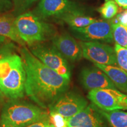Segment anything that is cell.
<instances>
[{"label": "cell", "mask_w": 127, "mask_h": 127, "mask_svg": "<svg viewBox=\"0 0 127 127\" xmlns=\"http://www.w3.org/2000/svg\"><path fill=\"white\" fill-rule=\"evenodd\" d=\"M52 45L66 60L78 61L83 57L79 42L67 33L56 35L51 39Z\"/></svg>", "instance_id": "obj_13"}, {"label": "cell", "mask_w": 127, "mask_h": 127, "mask_svg": "<svg viewBox=\"0 0 127 127\" xmlns=\"http://www.w3.org/2000/svg\"><path fill=\"white\" fill-rule=\"evenodd\" d=\"M81 9L71 0H41L32 12L44 20L51 18L58 20L64 14Z\"/></svg>", "instance_id": "obj_9"}, {"label": "cell", "mask_w": 127, "mask_h": 127, "mask_svg": "<svg viewBox=\"0 0 127 127\" xmlns=\"http://www.w3.org/2000/svg\"><path fill=\"white\" fill-rule=\"evenodd\" d=\"M118 5L123 8L127 9V0H114Z\"/></svg>", "instance_id": "obj_28"}, {"label": "cell", "mask_w": 127, "mask_h": 127, "mask_svg": "<svg viewBox=\"0 0 127 127\" xmlns=\"http://www.w3.org/2000/svg\"><path fill=\"white\" fill-rule=\"evenodd\" d=\"M103 18L110 20L117 15L118 11V5L114 0L106 1L101 7L98 9Z\"/></svg>", "instance_id": "obj_20"}, {"label": "cell", "mask_w": 127, "mask_h": 127, "mask_svg": "<svg viewBox=\"0 0 127 127\" xmlns=\"http://www.w3.org/2000/svg\"><path fill=\"white\" fill-rule=\"evenodd\" d=\"M50 120L55 127H68V120L57 112L50 111Z\"/></svg>", "instance_id": "obj_23"}, {"label": "cell", "mask_w": 127, "mask_h": 127, "mask_svg": "<svg viewBox=\"0 0 127 127\" xmlns=\"http://www.w3.org/2000/svg\"><path fill=\"white\" fill-rule=\"evenodd\" d=\"M15 17L12 14L0 16V35L10 39L22 47H25V42L19 35L15 25Z\"/></svg>", "instance_id": "obj_14"}, {"label": "cell", "mask_w": 127, "mask_h": 127, "mask_svg": "<svg viewBox=\"0 0 127 127\" xmlns=\"http://www.w3.org/2000/svg\"><path fill=\"white\" fill-rule=\"evenodd\" d=\"M4 95L2 94V93H1L0 91V108H1L3 106V105L5 103V100H4Z\"/></svg>", "instance_id": "obj_29"}, {"label": "cell", "mask_w": 127, "mask_h": 127, "mask_svg": "<svg viewBox=\"0 0 127 127\" xmlns=\"http://www.w3.org/2000/svg\"><path fill=\"white\" fill-rule=\"evenodd\" d=\"M27 127H55L50 120V118L46 120L36 122Z\"/></svg>", "instance_id": "obj_27"}, {"label": "cell", "mask_w": 127, "mask_h": 127, "mask_svg": "<svg viewBox=\"0 0 127 127\" xmlns=\"http://www.w3.org/2000/svg\"><path fill=\"white\" fill-rule=\"evenodd\" d=\"M105 120L99 108L92 103L68 119V127H107Z\"/></svg>", "instance_id": "obj_11"}, {"label": "cell", "mask_w": 127, "mask_h": 127, "mask_svg": "<svg viewBox=\"0 0 127 127\" xmlns=\"http://www.w3.org/2000/svg\"><path fill=\"white\" fill-rule=\"evenodd\" d=\"M15 25L20 37L29 46L52 39L57 35L53 25L46 23L32 12L15 17Z\"/></svg>", "instance_id": "obj_3"}, {"label": "cell", "mask_w": 127, "mask_h": 127, "mask_svg": "<svg viewBox=\"0 0 127 127\" xmlns=\"http://www.w3.org/2000/svg\"><path fill=\"white\" fill-rule=\"evenodd\" d=\"M111 23L119 24L127 28V9L118 14L116 18L112 21Z\"/></svg>", "instance_id": "obj_25"}, {"label": "cell", "mask_w": 127, "mask_h": 127, "mask_svg": "<svg viewBox=\"0 0 127 127\" xmlns=\"http://www.w3.org/2000/svg\"><path fill=\"white\" fill-rule=\"evenodd\" d=\"M38 0H11L12 5V14L17 16L25 13L30 7Z\"/></svg>", "instance_id": "obj_21"}, {"label": "cell", "mask_w": 127, "mask_h": 127, "mask_svg": "<svg viewBox=\"0 0 127 127\" xmlns=\"http://www.w3.org/2000/svg\"><path fill=\"white\" fill-rule=\"evenodd\" d=\"M114 50L117 64L121 68L127 72V49L115 43Z\"/></svg>", "instance_id": "obj_22"}, {"label": "cell", "mask_w": 127, "mask_h": 127, "mask_svg": "<svg viewBox=\"0 0 127 127\" xmlns=\"http://www.w3.org/2000/svg\"><path fill=\"white\" fill-rule=\"evenodd\" d=\"M87 98L104 111L127 110V95L114 89H99L88 92Z\"/></svg>", "instance_id": "obj_6"}, {"label": "cell", "mask_w": 127, "mask_h": 127, "mask_svg": "<svg viewBox=\"0 0 127 127\" xmlns=\"http://www.w3.org/2000/svg\"><path fill=\"white\" fill-rule=\"evenodd\" d=\"M12 8L11 0H0V14L8 11Z\"/></svg>", "instance_id": "obj_26"}, {"label": "cell", "mask_w": 127, "mask_h": 127, "mask_svg": "<svg viewBox=\"0 0 127 127\" xmlns=\"http://www.w3.org/2000/svg\"><path fill=\"white\" fill-rule=\"evenodd\" d=\"M15 48V44L12 42H8V41L1 46L0 47V61L5 57L14 53Z\"/></svg>", "instance_id": "obj_24"}, {"label": "cell", "mask_w": 127, "mask_h": 127, "mask_svg": "<svg viewBox=\"0 0 127 127\" xmlns=\"http://www.w3.org/2000/svg\"><path fill=\"white\" fill-rule=\"evenodd\" d=\"M80 81L84 88L89 91L99 89L117 88L102 70L96 67H85L80 73Z\"/></svg>", "instance_id": "obj_12"}, {"label": "cell", "mask_w": 127, "mask_h": 127, "mask_svg": "<svg viewBox=\"0 0 127 127\" xmlns=\"http://www.w3.org/2000/svg\"><path fill=\"white\" fill-rule=\"evenodd\" d=\"M107 75L117 89L125 91L127 88V72L120 67L109 65L94 64Z\"/></svg>", "instance_id": "obj_15"}, {"label": "cell", "mask_w": 127, "mask_h": 127, "mask_svg": "<svg viewBox=\"0 0 127 127\" xmlns=\"http://www.w3.org/2000/svg\"><path fill=\"white\" fill-rule=\"evenodd\" d=\"M29 48L31 53L46 66L59 75L70 79L71 69L67 60L53 45L43 42L30 45Z\"/></svg>", "instance_id": "obj_4"}, {"label": "cell", "mask_w": 127, "mask_h": 127, "mask_svg": "<svg viewBox=\"0 0 127 127\" xmlns=\"http://www.w3.org/2000/svg\"><path fill=\"white\" fill-rule=\"evenodd\" d=\"M114 40L116 44L127 49V28L119 24L111 23Z\"/></svg>", "instance_id": "obj_19"}, {"label": "cell", "mask_w": 127, "mask_h": 127, "mask_svg": "<svg viewBox=\"0 0 127 127\" xmlns=\"http://www.w3.org/2000/svg\"><path fill=\"white\" fill-rule=\"evenodd\" d=\"M73 34L82 41H94L112 43L114 40L111 23L96 20L82 28H71Z\"/></svg>", "instance_id": "obj_7"}, {"label": "cell", "mask_w": 127, "mask_h": 127, "mask_svg": "<svg viewBox=\"0 0 127 127\" xmlns=\"http://www.w3.org/2000/svg\"><path fill=\"white\" fill-rule=\"evenodd\" d=\"M83 57L94 64L109 65H117L114 48L107 44L94 41L79 42Z\"/></svg>", "instance_id": "obj_8"}, {"label": "cell", "mask_w": 127, "mask_h": 127, "mask_svg": "<svg viewBox=\"0 0 127 127\" xmlns=\"http://www.w3.org/2000/svg\"></svg>", "instance_id": "obj_33"}, {"label": "cell", "mask_w": 127, "mask_h": 127, "mask_svg": "<svg viewBox=\"0 0 127 127\" xmlns=\"http://www.w3.org/2000/svg\"><path fill=\"white\" fill-rule=\"evenodd\" d=\"M125 92H126V93H127V88L126 89V90H125Z\"/></svg>", "instance_id": "obj_31"}, {"label": "cell", "mask_w": 127, "mask_h": 127, "mask_svg": "<svg viewBox=\"0 0 127 127\" xmlns=\"http://www.w3.org/2000/svg\"><path fill=\"white\" fill-rule=\"evenodd\" d=\"M20 52L26 74L25 94L39 107L49 108L68 91L70 79L46 66L27 48L22 47Z\"/></svg>", "instance_id": "obj_1"}, {"label": "cell", "mask_w": 127, "mask_h": 127, "mask_svg": "<svg viewBox=\"0 0 127 127\" xmlns=\"http://www.w3.org/2000/svg\"><path fill=\"white\" fill-rule=\"evenodd\" d=\"M88 105V101L81 95L74 91H67L49 107V109L50 111L61 114L68 120Z\"/></svg>", "instance_id": "obj_10"}, {"label": "cell", "mask_w": 127, "mask_h": 127, "mask_svg": "<svg viewBox=\"0 0 127 127\" xmlns=\"http://www.w3.org/2000/svg\"><path fill=\"white\" fill-rule=\"evenodd\" d=\"M105 2H106V1H109V0H105Z\"/></svg>", "instance_id": "obj_32"}, {"label": "cell", "mask_w": 127, "mask_h": 127, "mask_svg": "<svg viewBox=\"0 0 127 127\" xmlns=\"http://www.w3.org/2000/svg\"><path fill=\"white\" fill-rule=\"evenodd\" d=\"M50 118L45 109L20 99L5 102L0 114L1 127H27L36 122Z\"/></svg>", "instance_id": "obj_2"}, {"label": "cell", "mask_w": 127, "mask_h": 127, "mask_svg": "<svg viewBox=\"0 0 127 127\" xmlns=\"http://www.w3.org/2000/svg\"><path fill=\"white\" fill-rule=\"evenodd\" d=\"M25 79V71L20 56L7 77L0 82V91L9 99L23 98Z\"/></svg>", "instance_id": "obj_5"}, {"label": "cell", "mask_w": 127, "mask_h": 127, "mask_svg": "<svg viewBox=\"0 0 127 127\" xmlns=\"http://www.w3.org/2000/svg\"><path fill=\"white\" fill-rule=\"evenodd\" d=\"M58 20L63 21L69 25L70 28L85 27L97 20L85 15L82 9L64 14Z\"/></svg>", "instance_id": "obj_16"}, {"label": "cell", "mask_w": 127, "mask_h": 127, "mask_svg": "<svg viewBox=\"0 0 127 127\" xmlns=\"http://www.w3.org/2000/svg\"><path fill=\"white\" fill-rule=\"evenodd\" d=\"M99 110L111 127H127V112L119 110L104 111L99 108Z\"/></svg>", "instance_id": "obj_17"}, {"label": "cell", "mask_w": 127, "mask_h": 127, "mask_svg": "<svg viewBox=\"0 0 127 127\" xmlns=\"http://www.w3.org/2000/svg\"><path fill=\"white\" fill-rule=\"evenodd\" d=\"M7 42H8V41L7 39H6L5 37L0 35V47L4 45V44L5 43H6Z\"/></svg>", "instance_id": "obj_30"}, {"label": "cell", "mask_w": 127, "mask_h": 127, "mask_svg": "<svg viewBox=\"0 0 127 127\" xmlns=\"http://www.w3.org/2000/svg\"><path fill=\"white\" fill-rule=\"evenodd\" d=\"M20 57V56L14 52L0 61V82L7 77Z\"/></svg>", "instance_id": "obj_18"}, {"label": "cell", "mask_w": 127, "mask_h": 127, "mask_svg": "<svg viewBox=\"0 0 127 127\" xmlns=\"http://www.w3.org/2000/svg\"><path fill=\"white\" fill-rule=\"evenodd\" d=\"M0 127H1V126H0Z\"/></svg>", "instance_id": "obj_34"}]
</instances>
